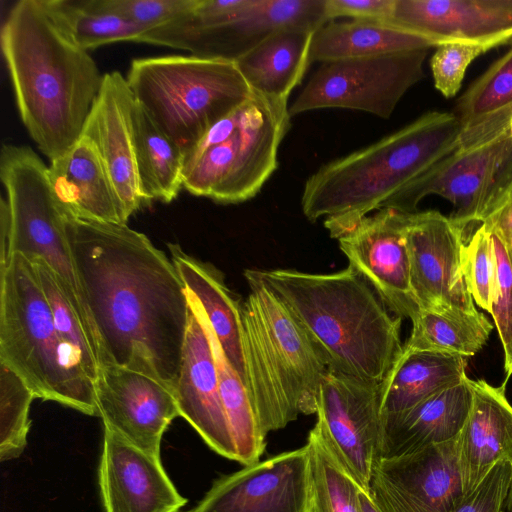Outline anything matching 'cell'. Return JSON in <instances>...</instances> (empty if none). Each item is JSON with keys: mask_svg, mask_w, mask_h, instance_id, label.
Instances as JSON below:
<instances>
[{"mask_svg": "<svg viewBox=\"0 0 512 512\" xmlns=\"http://www.w3.org/2000/svg\"><path fill=\"white\" fill-rule=\"evenodd\" d=\"M78 280L99 343V366L151 367L173 391L189 320L174 265L127 223L66 217Z\"/></svg>", "mask_w": 512, "mask_h": 512, "instance_id": "cell-1", "label": "cell"}, {"mask_svg": "<svg viewBox=\"0 0 512 512\" xmlns=\"http://www.w3.org/2000/svg\"><path fill=\"white\" fill-rule=\"evenodd\" d=\"M1 49L30 137L50 162L62 157L81 137L104 75L58 28L42 0L12 6Z\"/></svg>", "mask_w": 512, "mask_h": 512, "instance_id": "cell-2", "label": "cell"}, {"mask_svg": "<svg viewBox=\"0 0 512 512\" xmlns=\"http://www.w3.org/2000/svg\"><path fill=\"white\" fill-rule=\"evenodd\" d=\"M244 276L262 283L284 303L328 369L382 383L402 355V318L351 266L328 274L246 269Z\"/></svg>", "mask_w": 512, "mask_h": 512, "instance_id": "cell-3", "label": "cell"}, {"mask_svg": "<svg viewBox=\"0 0 512 512\" xmlns=\"http://www.w3.org/2000/svg\"><path fill=\"white\" fill-rule=\"evenodd\" d=\"M455 113L432 111L348 155L322 165L303 187L301 208L338 239L459 145Z\"/></svg>", "mask_w": 512, "mask_h": 512, "instance_id": "cell-4", "label": "cell"}, {"mask_svg": "<svg viewBox=\"0 0 512 512\" xmlns=\"http://www.w3.org/2000/svg\"><path fill=\"white\" fill-rule=\"evenodd\" d=\"M246 280L250 291L241 309L245 384L267 436L299 414L317 412L328 366L284 303L262 283Z\"/></svg>", "mask_w": 512, "mask_h": 512, "instance_id": "cell-5", "label": "cell"}, {"mask_svg": "<svg viewBox=\"0 0 512 512\" xmlns=\"http://www.w3.org/2000/svg\"><path fill=\"white\" fill-rule=\"evenodd\" d=\"M0 276V363L35 398L97 415L94 383L60 339L32 262L15 253Z\"/></svg>", "mask_w": 512, "mask_h": 512, "instance_id": "cell-6", "label": "cell"}, {"mask_svg": "<svg viewBox=\"0 0 512 512\" xmlns=\"http://www.w3.org/2000/svg\"><path fill=\"white\" fill-rule=\"evenodd\" d=\"M126 81L184 160L216 122L253 94L235 62L194 55L134 59Z\"/></svg>", "mask_w": 512, "mask_h": 512, "instance_id": "cell-7", "label": "cell"}, {"mask_svg": "<svg viewBox=\"0 0 512 512\" xmlns=\"http://www.w3.org/2000/svg\"><path fill=\"white\" fill-rule=\"evenodd\" d=\"M0 178L6 191V198L0 201V267L15 253L29 260H43L77 314L99 363L97 333L78 280L66 234V216L54 194L48 166L31 148L4 144Z\"/></svg>", "mask_w": 512, "mask_h": 512, "instance_id": "cell-8", "label": "cell"}, {"mask_svg": "<svg viewBox=\"0 0 512 512\" xmlns=\"http://www.w3.org/2000/svg\"><path fill=\"white\" fill-rule=\"evenodd\" d=\"M290 120L287 99L253 92L239 107L232 132L185 162L183 188L221 204L254 198L278 168Z\"/></svg>", "mask_w": 512, "mask_h": 512, "instance_id": "cell-9", "label": "cell"}, {"mask_svg": "<svg viewBox=\"0 0 512 512\" xmlns=\"http://www.w3.org/2000/svg\"><path fill=\"white\" fill-rule=\"evenodd\" d=\"M511 182L512 136L504 131L479 145L457 147L381 208L413 213L424 197L438 195L452 204L449 218L464 231L470 223L481 224L491 214Z\"/></svg>", "mask_w": 512, "mask_h": 512, "instance_id": "cell-10", "label": "cell"}, {"mask_svg": "<svg viewBox=\"0 0 512 512\" xmlns=\"http://www.w3.org/2000/svg\"><path fill=\"white\" fill-rule=\"evenodd\" d=\"M429 49L323 62L291 107V117L343 108L389 119L405 93L424 77Z\"/></svg>", "mask_w": 512, "mask_h": 512, "instance_id": "cell-11", "label": "cell"}, {"mask_svg": "<svg viewBox=\"0 0 512 512\" xmlns=\"http://www.w3.org/2000/svg\"><path fill=\"white\" fill-rule=\"evenodd\" d=\"M327 22L325 0H249L230 21L199 26L177 18L145 32L139 42L235 62L277 30L291 26L317 30Z\"/></svg>", "mask_w": 512, "mask_h": 512, "instance_id": "cell-12", "label": "cell"}, {"mask_svg": "<svg viewBox=\"0 0 512 512\" xmlns=\"http://www.w3.org/2000/svg\"><path fill=\"white\" fill-rule=\"evenodd\" d=\"M94 391L104 429L160 458L162 436L172 420L180 416L173 389L154 371L102 365Z\"/></svg>", "mask_w": 512, "mask_h": 512, "instance_id": "cell-13", "label": "cell"}, {"mask_svg": "<svg viewBox=\"0 0 512 512\" xmlns=\"http://www.w3.org/2000/svg\"><path fill=\"white\" fill-rule=\"evenodd\" d=\"M369 494L381 512H453L464 495L457 439L377 459Z\"/></svg>", "mask_w": 512, "mask_h": 512, "instance_id": "cell-14", "label": "cell"}, {"mask_svg": "<svg viewBox=\"0 0 512 512\" xmlns=\"http://www.w3.org/2000/svg\"><path fill=\"white\" fill-rule=\"evenodd\" d=\"M316 414L361 488L369 492L383 435L382 383L327 369Z\"/></svg>", "mask_w": 512, "mask_h": 512, "instance_id": "cell-15", "label": "cell"}, {"mask_svg": "<svg viewBox=\"0 0 512 512\" xmlns=\"http://www.w3.org/2000/svg\"><path fill=\"white\" fill-rule=\"evenodd\" d=\"M408 213L381 208L362 218L337 240L349 261L401 318L421 310L412 290L406 242Z\"/></svg>", "mask_w": 512, "mask_h": 512, "instance_id": "cell-16", "label": "cell"}, {"mask_svg": "<svg viewBox=\"0 0 512 512\" xmlns=\"http://www.w3.org/2000/svg\"><path fill=\"white\" fill-rule=\"evenodd\" d=\"M309 486L305 444L220 477L189 512H305Z\"/></svg>", "mask_w": 512, "mask_h": 512, "instance_id": "cell-17", "label": "cell"}, {"mask_svg": "<svg viewBox=\"0 0 512 512\" xmlns=\"http://www.w3.org/2000/svg\"><path fill=\"white\" fill-rule=\"evenodd\" d=\"M463 232L438 211L408 213L411 286L421 309L475 308L462 272Z\"/></svg>", "mask_w": 512, "mask_h": 512, "instance_id": "cell-18", "label": "cell"}, {"mask_svg": "<svg viewBox=\"0 0 512 512\" xmlns=\"http://www.w3.org/2000/svg\"><path fill=\"white\" fill-rule=\"evenodd\" d=\"M188 296V328L180 375L174 388L179 415L188 421L213 451L236 461L206 319L197 300L190 293Z\"/></svg>", "mask_w": 512, "mask_h": 512, "instance_id": "cell-19", "label": "cell"}, {"mask_svg": "<svg viewBox=\"0 0 512 512\" xmlns=\"http://www.w3.org/2000/svg\"><path fill=\"white\" fill-rule=\"evenodd\" d=\"M99 486L105 512H180L187 503L160 458L104 429Z\"/></svg>", "mask_w": 512, "mask_h": 512, "instance_id": "cell-20", "label": "cell"}, {"mask_svg": "<svg viewBox=\"0 0 512 512\" xmlns=\"http://www.w3.org/2000/svg\"><path fill=\"white\" fill-rule=\"evenodd\" d=\"M135 105L126 78L117 71L105 73L81 134L97 148L129 217L145 203L136 168Z\"/></svg>", "mask_w": 512, "mask_h": 512, "instance_id": "cell-21", "label": "cell"}, {"mask_svg": "<svg viewBox=\"0 0 512 512\" xmlns=\"http://www.w3.org/2000/svg\"><path fill=\"white\" fill-rule=\"evenodd\" d=\"M394 26L444 41L512 42V0H395Z\"/></svg>", "mask_w": 512, "mask_h": 512, "instance_id": "cell-22", "label": "cell"}, {"mask_svg": "<svg viewBox=\"0 0 512 512\" xmlns=\"http://www.w3.org/2000/svg\"><path fill=\"white\" fill-rule=\"evenodd\" d=\"M472 405L457 438L464 494L472 491L500 461L512 463V405L505 384L470 379Z\"/></svg>", "mask_w": 512, "mask_h": 512, "instance_id": "cell-23", "label": "cell"}, {"mask_svg": "<svg viewBox=\"0 0 512 512\" xmlns=\"http://www.w3.org/2000/svg\"><path fill=\"white\" fill-rule=\"evenodd\" d=\"M56 199L66 217L127 223L129 216L95 145L81 135L48 166Z\"/></svg>", "mask_w": 512, "mask_h": 512, "instance_id": "cell-24", "label": "cell"}, {"mask_svg": "<svg viewBox=\"0 0 512 512\" xmlns=\"http://www.w3.org/2000/svg\"><path fill=\"white\" fill-rule=\"evenodd\" d=\"M472 398L470 378L466 376L405 411L383 416L379 458L397 457L457 439Z\"/></svg>", "mask_w": 512, "mask_h": 512, "instance_id": "cell-25", "label": "cell"}, {"mask_svg": "<svg viewBox=\"0 0 512 512\" xmlns=\"http://www.w3.org/2000/svg\"><path fill=\"white\" fill-rule=\"evenodd\" d=\"M168 248L186 290L199 303L226 359L245 383L242 302L211 264L186 254L178 244H169Z\"/></svg>", "mask_w": 512, "mask_h": 512, "instance_id": "cell-26", "label": "cell"}, {"mask_svg": "<svg viewBox=\"0 0 512 512\" xmlns=\"http://www.w3.org/2000/svg\"><path fill=\"white\" fill-rule=\"evenodd\" d=\"M313 29L291 26L275 31L235 61L253 92L287 99L310 65Z\"/></svg>", "mask_w": 512, "mask_h": 512, "instance_id": "cell-27", "label": "cell"}, {"mask_svg": "<svg viewBox=\"0 0 512 512\" xmlns=\"http://www.w3.org/2000/svg\"><path fill=\"white\" fill-rule=\"evenodd\" d=\"M438 44L422 35L385 21H330L314 31L309 62L379 56L416 49L435 48Z\"/></svg>", "mask_w": 512, "mask_h": 512, "instance_id": "cell-28", "label": "cell"}, {"mask_svg": "<svg viewBox=\"0 0 512 512\" xmlns=\"http://www.w3.org/2000/svg\"><path fill=\"white\" fill-rule=\"evenodd\" d=\"M468 358L434 351H404L382 382L383 416L405 411L461 382Z\"/></svg>", "mask_w": 512, "mask_h": 512, "instance_id": "cell-29", "label": "cell"}, {"mask_svg": "<svg viewBox=\"0 0 512 512\" xmlns=\"http://www.w3.org/2000/svg\"><path fill=\"white\" fill-rule=\"evenodd\" d=\"M404 351H434L471 357L487 343L493 325L474 309L443 306L421 309L411 320Z\"/></svg>", "mask_w": 512, "mask_h": 512, "instance_id": "cell-30", "label": "cell"}, {"mask_svg": "<svg viewBox=\"0 0 512 512\" xmlns=\"http://www.w3.org/2000/svg\"><path fill=\"white\" fill-rule=\"evenodd\" d=\"M134 141L141 198L170 203L183 188L184 156L137 103Z\"/></svg>", "mask_w": 512, "mask_h": 512, "instance_id": "cell-31", "label": "cell"}, {"mask_svg": "<svg viewBox=\"0 0 512 512\" xmlns=\"http://www.w3.org/2000/svg\"><path fill=\"white\" fill-rule=\"evenodd\" d=\"M306 445L310 458L309 497L305 512H361V486L317 419Z\"/></svg>", "mask_w": 512, "mask_h": 512, "instance_id": "cell-32", "label": "cell"}, {"mask_svg": "<svg viewBox=\"0 0 512 512\" xmlns=\"http://www.w3.org/2000/svg\"><path fill=\"white\" fill-rule=\"evenodd\" d=\"M42 3L58 28L86 51L114 42H139L146 32L103 9L97 0H42Z\"/></svg>", "mask_w": 512, "mask_h": 512, "instance_id": "cell-33", "label": "cell"}, {"mask_svg": "<svg viewBox=\"0 0 512 512\" xmlns=\"http://www.w3.org/2000/svg\"><path fill=\"white\" fill-rule=\"evenodd\" d=\"M206 325L216 360L220 394L236 451V461L244 466L257 463L265 450L266 436L261 430L245 383L226 359L207 319Z\"/></svg>", "mask_w": 512, "mask_h": 512, "instance_id": "cell-34", "label": "cell"}, {"mask_svg": "<svg viewBox=\"0 0 512 512\" xmlns=\"http://www.w3.org/2000/svg\"><path fill=\"white\" fill-rule=\"evenodd\" d=\"M30 261L50 305L60 339L73 350L84 372L94 383L99 363L77 314L59 286L52 269L41 259Z\"/></svg>", "mask_w": 512, "mask_h": 512, "instance_id": "cell-35", "label": "cell"}, {"mask_svg": "<svg viewBox=\"0 0 512 512\" xmlns=\"http://www.w3.org/2000/svg\"><path fill=\"white\" fill-rule=\"evenodd\" d=\"M35 395L24 381L0 363V459L21 455L30 427L29 409Z\"/></svg>", "mask_w": 512, "mask_h": 512, "instance_id": "cell-36", "label": "cell"}, {"mask_svg": "<svg viewBox=\"0 0 512 512\" xmlns=\"http://www.w3.org/2000/svg\"><path fill=\"white\" fill-rule=\"evenodd\" d=\"M512 104V48L459 98L455 114L463 128Z\"/></svg>", "mask_w": 512, "mask_h": 512, "instance_id": "cell-37", "label": "cell"}, {"mask_svg": "<svg viewBox=\"0 0 512 512\" xmlns=\"http://www.w3.org/2000/svg\"><path fill=\"white\" fill-rule=\"evenodd\" d=\"M462 272L474 303L491 313L495 285V256L491 233L482 223L463 245Z\"/></svg>", "mask_w": 512, "mask_h": 512, "instance_id": "cell-38", "label": "cell"}, {"mask_svg": "<svg viewBox=\"0 0 512 512\" xmlns=\"http://www.w3.org/2000/svg\"><path fill=\"white\" fill-rule=\"evenodd\" d=\"M498 47L494 43L444 41L438 44L430 60L436 89L446 98L461 88L468 66L480 55Z\"/></svg>", "mask_w": 512, "mask_h": 512, "instance_id": "cell-39", "label": "cell"}, {"mask_svg": "<svg viewBox=\"0 0 512 512\" xmlns=\"http://www.w3.org/2000/svg\"><path fill=\"white\" fill-rule=\"evenodd\" d=\"M491 233L495 256V285L491 316L508 358L512 347V261L503 240Z\"/></svg>", "mask_w": 512, "mask_h": 512, "instance_id": "cell-40", "label": "cell"}, {"mask_svg": "<svg viewBox=\"0 0 512 512\" xmlns=\"http://www.w3.org/2000/svg\"><path fill=\"white\" fill-rule=\"evenodd\" d=\"M100 7L118 14L146 32L161 27L193 9L199 0H97Z\"/></svg>", "mask_w": 512, "mask_h": 512, "instance_id": "cell-41", "label": "cell"}, {"mask_svg": "<svg viewBox=\"0 0 512 512\" xmlns=\"http://www.w3.org/2000/svg\"><path fill=\"white\" fill-rule=\"evenodd\" d=\"M512 463L498 462L470 492L463 495L453 512H509Z\"/></svg>", "mask_w": 512, "mask_h": 512, "instance_id": "cell-42", "label": "cell"}, {"mask_svg": "<svg viewBox=\"0 0 512 512\" xmlns=\"http://www.w3.org/2000/svg\"><path fill=\"white\" fill-rule=\"evenodd\" d=\"M395 0H325L328 22L335 18L388 22Z\"/></svg>", "mask_w": 512, "mask_h": 512, "instance_id": "cell-43", "label": "cell"}, {"mask_svg": "<svg viewBox=\"0 0 512 512\" xmlns=\"http://www.w3.org/2000/svg\"><path fill=\"white\" fill-rule=\"evenodd\" d=\"M482 224L490 232L497 234L504 242L512 238V182L498 206Z\"/></svg>", "mask_w": 512, "mask_h": 512, "instance_id": "cell-44", "label": "cell"}, {"mask_svg": "<svg viewBox=\"0 0 512 512\" xmlns=\"http://www.w3.org/2000/svg\"><path fill=\"white\" fill-rule=\"evenodd\" d=\"M358 498L361 512H381L375 505L369 492H366L364 489L360 488L358 492Z\"/></svg>", "mask_w": 512, "mask_h": 512, "instance_id": "cell-45", "label": "cell"}, {"mask_svg": "<svg viewBox=\"0 0 512 512\" xmlns=\"http://www.w3.org/2000/svg\"><path fill=\"white\" fill-rule=\"evenodd\" d=\"M504 368H505V372H506V375L508 378L509 376L512 375V347H511V352H510L508 358H506L504 360Z\"/></svg>", "mask_w": 512, "mask_h": 512, "instance_id": "cell-46", "label": "cell"}, {"mask_svg": "<svg viewBox=\"0 0 512 512\" xmlns=\"http://www.w3.org/2000/svg\"><path fill=\"white\" fill-rule=\"evenodd\" d=\"M508 506H509V512H512V476H511V483H510V489H509Z\"/></svg>", "mask_w": 512, "mask_h": 512, "instance_id": "cell-47", "label": "cell"}]
</instances>
